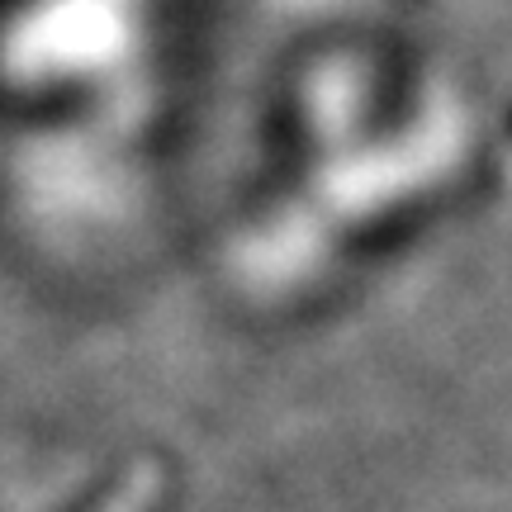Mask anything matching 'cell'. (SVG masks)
Segmentation results:
<instances>
[{"instance_id":"1","label":"cell","mask_w":512,"mask_h":512,"mask_svg":"<svg viewBox=\"0 0 512 512\" xmlns=\"http://www.w3.org/2000/svg\"><path fill=\"white\" fill-rule=\"evenodd\" d=\"M152 34V0H5L0 72L10 81L76 86L124 67Z\"/></svg>"}]
</instances>
